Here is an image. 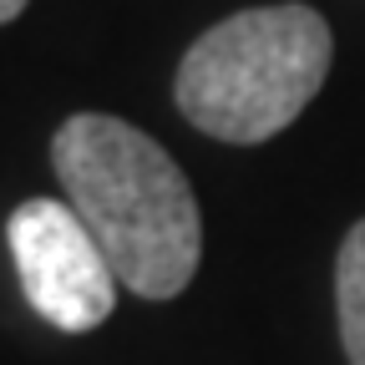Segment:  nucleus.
Instances as JSON below:
<instances>
[{
  "mask_svg": "<svg viewBox=\"0 0 365 365\" xmlns=\"http://www.w3.org/2000/svg\"><path fill=\"white\" fill-rule=\"evenodd\" d=\"M335 309H340V345L350 365H365V218L345 234L335 259Z\"/></svg>",
  "mask_w": 365,
  "mask_h": 365,
  "instance_id": "20e7f679",
  "label": "nucleus"
},
{
  "mask_svg": "<svg viewBox=\"0 0 365 365\" xmlns=\"http://www.w3.org/2000/svg\"><path fill=\"white\" fill-rule=\"evenodd\" d=\"M51 163L66 203L86 218L117 279L143 299H173L203 259V218L182 168L163 143L107 112L61 122Z\"/></svg>",
  "mask_w": 365,
  "mask_h": 365,
  "instance_id": "f257e3e1",
  "label": "nucleus"
},
{
  "mask_svg": "<svg viewBox=\"0 0 365 365\" xmlns=\"http://www.w3.org/2000/svg\"><path fill=\"white\" fill-rule=\"evenodd\" d=\"M26 11V0H0V26H6V21H16Z\"/></svg>",
  "mask_w": 365,
  "mask_h": 365,
  "instance_id": "39448f33",
  "label": "nucleus"
},
{
  "mask_svg": "<svg viewBox=\"0 0 365 365\" xmlns=\"http://www.w3.org/2000/svg\"><path fill=\"white\" fill-rule=\"evenodd\" d=\"M11 259L31 309L66 335H86L117 309V269L86 218L61 198H26L11 223Z\"/></svg>",
  "mask_w": 365,
  "mask_h": 365,
  "instance_id": "7ed1b4c3",
  "label": "nucleus"
},
{
  "mask_svg": "<svg viewBox=\"0 0 365 365\" xmlns=\"http://www.w3.org/2000/svg\"><path fill=\"white\" fill-rule=\"evenodd\" d=\"M335 41L309 6H259L203 31L178 66V112L218 143L279 137L330 76Z\"/></svg>",
  "mask_w": 365,
  "mask_h": 365,
  "instance_id": "f03ea898",
  "label": "nucleus"
}]
</instances>
